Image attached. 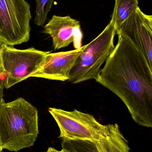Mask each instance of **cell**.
<instances>
[{"label": "cell", "instance_id": "obj_1", "mask_svg": "<svg viewBox=\"0 0 152 152\" xmlns=\"http://www.w3.org/2000/svg\"><path fill=\"white\" fill-rule=\"evenodd\" d=\"M95 80L121 99L137 124L152 127V69L121 36Z\"/></svg>", "mask_w": 152, "mask_h": 152}, {"label": "cell", "instance_id": "obj_2", "mask_svg": "<svg viewBox=\"0 0 152 152\" xmlns=\"http://www.w3.org/2000/svg\"><path fill=\"white\" fill-rule=\"evenodd\" d=\"M39 134L38 112L22 97L0 101V147L17 152L33 146Z\"/></svg>", "mask_w": 152, "mask_h": 152}, {"label": "cell", "instance_id": "obj_3", "mask_svg": "<svg viewBox=\"0 0 152 152\" xmlns=\"http://www.w3.org/2000/svg\"><path fill=\"white\" fill-rule=\"evenodd\" d=\"M116 34L114 22L111 20L103 31L88 44L79 55L71 69L68 81L78 84L96 80L103 64L114 49Z\"/></svg>", "mask_w": 152, "mask_h": 152}, {"label": "cell", "instance_id": "obj_4", "mask_svg": "<svg viewBox=\"0 0 152 152\" xmlns=\"http://www.w3.org/2000/svg\"><path fill=\"white\" fill-rule=\"evenodd\" d=\"M31 18L26 0H0V42L13 46L28 42Z\"/></svg>", "mask_w": 152, "mask_h": 152}, {"label": "cell", "instance_id": "obj_5", "mask_svg": "<svg viewBox=\"0 0 152 152\" xmlns=\"http://www.w3.org/2000/svg\"><path fill=\"white\" fill-rule=\"evenodd\" d=\"M50 52L34 48L18 50L4 44L1 50V62L5 75L4 88L8 89L32 77L39 70L46 55Z\"/></svg>", "mask_w": 152, "mask_h": 152}, {"label": "cell", "instance_id": "obj_6", "mask_svg": "<svg viewBox=\"0 0 152 152\" xmlns=\"http://www.w3.org/2000/svg\"><path fill=\"white\" fill-rule=\"evenodd\" d=\"M48 111L59 129L63 140H87L97 142L105 137L107 125L97 121L93 115L75 109L71 111L49 108Z\"/></svg>", "mask_w": 152, "mask_h": 152}, {"label": "cell", "instance_id": "obj_7", "mask_svg": "<svg viewBox=\"0 0 152 152\" xmlns=\"http://www.w3.org/2000/svg\"><path fill=\"white\" fill-rule=\"evenodd\" d=\"M116 34L127 40L152 69V16L138 8L121 25Z\"/></svg>", "mask_w": 152, "mask_h": 152}, {"label": "cell", "instance_id": "obj_8", "mask_svg": "<svg viewBox=\"0 0 152 152\" xmlns=\"http://www.w3.org/2000/svg\"><path fill=\"white\" fill-rule=\"evenodd\" d=\"M50 36L55 50L68 47L73 43L75 50L82 47L83 34L80 22L70 16L53 15L43 31Z\"/></svg>", "mask_w": 152, "mask_h": 152}, {"label": "cell", "instance_id": "obj_9", "mask_svg": "<svg viewBox=\"0 0 152 152\" xmlns=\"http://www.w3.org/2000/svg\"><path fill=\"white\" fill-rule=\"evenodd\" d=\"M51 53L45 57L39 70L32 77L43 78L52 80L68 81L70 74L78 57L84 49Z\"/></svg>", "mask_w": 152, "mask_h": 152}, {"label": "cell", "instance_id": "obj_10", "mask_svg": "<svg viewBox=\"0 0 152 152\" xmlns=\"http://www.w3.org/2000/svg\"><path fill=\"white\" fill-rule=\"evenodd\" d=\"M105 137L95 142L99 152H130L128 141L117 124L107 125Z\"/></svg>", "mask_w": 152, "mask_h": 152}, {"label": "cell", "instance_id": "obj_11", "mask_svg": "<svg viewBox=\"0 0 152 152\" xmlns=\"http://www.w3.org/2000/svg\"><path fill=\"white\" fill-rule=\"evenodd\" d=\"M138 4V0H115L111 20L114 22L116 32L122 24L139 8Z\"/></svg>", "mask_w": 152, "mask_h": 152}, {"label": "cell", "instance_id": "obj_12", "mask_svg": "<svg viewBox=\"0 0 152 152\" xmlns=\"http://www.w3.org/2000/svg\"><path fill=\"white\" fill-rule=\"evenodd\" d=\"M62 150L67 152H99L95 142L87 140H63Z\"/></svg>", "mask_w": 152, "mask_h": 152}, {"label": "cell", "instance_id": "obj_13", "mask_svg": "<svg viewBox=\"0 0 152 152\" xmlns=\"http://www.w3.org/2000/svg\"><path fill=\"white\" fill-rule=\"evenodd\" d=\"M54 0H35L36 9L34 22L37 26H43L45 23Z\"/></svg>", "mask_w": 152, "mask_h": 152}, {"label": "cell", "instance_id": "obj_14", "mask_svg": "<svg viewBox=\"0 0 152 152\" xmlns=\"http://www.w3.org/2000/svg\"><path fill=\"white\" fill-rule=\"evenodd\" d=\"M4 79H3L1 77H0V101L3 98V90L4 88ZM2 152V150L0 147V152Z\"/></svg>", "mask_w": 152, "mask_h": 152}, {"label": "cell", "instance_id": "obj_15", "mask_svg": "<svg viewBox=\"0 0 152 152\" xmlns=\"http://www.w3.org/2000/svg\"><path fill=\"white\" fill-rule=\"evenodd\" d=\"M3 44V43L0 42V77H1V76L2 75H4V72L3 69L2 68L1 62V50L2 46Z\"/></svg>", "mask_w": 152, "mask_h": 152}, {"label": "cell", "instance_id": "obj_16", "mask_svg": "<svg viewBox=\"0 0 152 152\" xmlns=\"http://www.w3.org/2000/svg\"><path fill=\"white\" fill-rule=\"evenodd\" d=\"M46 152H59V151H58L52 147H49Z\"/></svg>", "mask_w": 152, "mask_h": 152}, {"label": "cell", "instance_id": "obj_17", "mask_svg": "<svg viewBox=\"0 0 152 152\" xmlns=\"http://www.w3.org/2000/svg\"><path fill=\"white\" fill-rule=\"evenodd\" d=\"M59 152H67L65 151H63V150H62L61 151H59Z\"/></svg>", "mask_w": 152, "mask_h": 152}]
</instances>
